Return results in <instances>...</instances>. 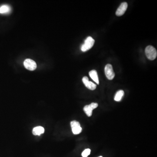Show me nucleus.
Listing matches in <instances>:
<instances>
[{
    "instance_id": "obj_1",
    "label": "nucleus",
    "mask_w": 157,
    "mask_h": 157,
    "mask_svg": "<svg viewBox=\"0 0 157 157\" xmlns=\"http://www.w3.org/2000/svg\"><path fill=\"white\" fill-rule=\"evenodd\" d=\"M146 55L147 59L151 60H154L156 59L157 56V51L155 48L152 45H148L145 50Z\"/></svg>"
},
{
    "instance_id": "obj_2",
    "label": "nucleus",
    "mask_w": 157,
    "mask_h": 157,
    "mask_svg": "<svg viewBox=\"0 0 157 157\" xmlns=\"http://www.w3.org/2000/svg\"><path fill=\"white\" fill-rule=\"evenodd\" d=\"M95 40L91 37L89 36L85 41L84 43L81 47V50L84 52L87 51L94 45Z\"/></svg>"
},
{
    "instance_id": "obj_3",
    "label": "nucleus",
    "mask_w": 157,
    "mask_h": 157,
    "mask_svg": "<svg viewBox=\"0 0 157 157\" xmlns=\"http://www.w3.org/2000/svg\"><path fill=\"white\" fill-rule=\"evenodd\" d=\"M105 73L108 79L112 80L115 76L114 72L113 69V67L111 64H108L105 67Z\"/></svg>"
},
{
    "instance_id": "obj_4",
    "label": "nucleus",
    "mask_w": 157,
    "mask_h": 157,
    "mask_svg": "<svg viewBox=\"0 0 157 157\" xmlns=\"http://www.w3.org/2000/svg\"><path fill=\"white\" fill-rule=\"evenodd\" d=\"M70 125L73 134H79L82 132V128L79 122L76 121H72L70 123Z\"/></svg>"
},
{
    "instance_id": "obj_5",
    "label": "nucleus",
    "mask_w": 157,
    "mask_h": 157,
    "mask_svg": "<svg viewBox=\"0 0 157 157\" xmlns=\"http://www.w3.org/2000/svg\"><path fill=\"white\" fill-rule=\"evenodd\" d=\"M24 65L26 69L30 71H33L37 68L36 62L31 59H28L25 60L24 62Z\"/></svg>"
},
{
    "instance_id": "obj_6",
    "label": "nucleus",
    "mask_w": 157,
    "mask_h": 157,
    "mask_svg": "<svg viewBox=\"0 0 157 157\" xmlns=\"http://www.w3.org/2000/svg\"><path fill=\"white\" fill-rule=\"evenodd\" d=\"M98 106V105L97 103H91L89 105H86L84 107V111L88 117H91L92 115L93 110L97 108Z\"/></svg>"
},
{
    "instance_id": "obj_7",
    "label": "nucleus",
    "mask_w": 157,
    "mask_h": 157,
    "mask_svg": "<svg viewBox=\"0 0 157 157\" xmlns=\"http://www.w3.org/2000/svg\"><path fill=\"white\" fill-rule=\"evenodd\" d=\"M82 80H83L84 84L88 89L92 90H93L97 88L96 85L93 82L89 81V79L86 76H84V77H83Z\"/></svg>"
},
{
    "instance_id": "obj_8",
    "label": "nucleus",
    "mask_w": 157,
    "mask_h": 157,
    "mask_svg": "<svg viewBox=\"0 0 157 157\" xmlns=\"http://www.w3.org/2000/svg\"><path fill=\"white\" fill-rule=\"evenodd\" d=\"M128 7V3L127 2H123L121 3L117 10L116 14L118 16H121L123 15L127 10Z\"/></svg>"
},
{
    "instance_id": "obj_9",
    "label": "nucleus",
    "mask_w": 157,
    "mask_h": 157,
    "mask_svg": "<svg viewBox=\"0 0 157 157\" xmlns=\"http://www.w3.org/2000/svg\"><path fill=\"white\" fill-rule=\"evenodd\" d=\"M45 129L43 127L41 126H38L35 127L32 130V134L34 135H41L44 133Z\"/></svg>"
},
{
    "instance_id": "obj_10",
    "label": "nucleus",
    "mask_w": 157,
    "mask_h": 157,
    "mask_svg": "<svg viewBox=\"0 0 157 157\" xmlns=\"http://www.w3.org/2000/svg\"><path fill=\"white\" fill-rule=\"evenodd\" d=\"M89 75L90 77L96 83V84H99V81L98 76L97 73V71L95 70H93L89 72Z\"/></svg>"
},
{
    "instance_id": "obj_11",
    "label": "nucleus",
    "mask_w": 157,
    "mask_h": 157,
    "mask_svg": "<svg viewBox=\"0 0 157 157\" xmlns=\"http://www.w3.org/2000/svg\"><path fill=\"white\" fill-rule=\"evenodd\" d=\"M11 8L10 6L7 5H3L0 7V13L6 14L10 12Z\"/></svg>"
},
{
    "instance_id": "obj_12",
    "label": "nucleus",
    "mask_w": 157,
    "mask_h": 157,
    "mask_svg": "<svg viewBox=\"0 0 157 157\" xmlns=\"http://www.w3.org/2000/svg\"><path fill=\"white\" fill-rule=\"evenodd\" d=\"M124 91L122 90H120L117 92L114 97V100L116 101H120L121 100L122 98L124 95Z\"/></svg>"
},
{
    "instance_id": "obj_13",
    "label": "nucleus",
    "mask_w": 157,
    "mask_h": 157,
    "mask_svg": "<svg viewBox=\"0 0 157 157\" xmlns=\"http://www.w3.org/2000/svg\"><path fill=\"white\" fill-rule=\"evenodd\" d=\"M91 150L90 149H86L82 152V156L83 157H87L90 154Z\"/></svg>"
},
{
    "instance_id": "obj_14",
    "label": "nucleus",
    "mask_w": 157,
    "mask_h": 157,
    "mask_svg": "<svg viewBox=\"0 0 157 157\" xmlns=\"http://www.w3.org/2000/svg\"><path fill=\"white\" fill-rule=\"evenodd\" d=\"M102 157V156H100V157Z\"/></svg>"
}]
</instances>
